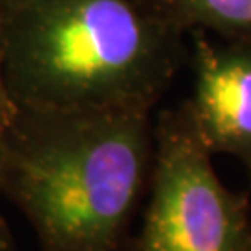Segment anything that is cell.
<instances>
[{
    "instance_id": "obj_2",
    "label": "cell",
    "mask_w": 251,
    "mask_h": 251,
    "mask_svg": "<svg viewBox=\"0 0 251 251\" xmlns=\"http://www.w3.org/2000/svg\"><path fill=\"white\" fill-rule=\"evenodd\" d=\"M184 58V36L138 0H26L9 15L6 82L17 108L152 110Z\"/></svg>"
},
{
    "instance_id": "obj_6",
    "label": "cell",
    "mask_w": 251,
    "mask_h": 251,
    "mask_svg": "<svg viewBox=\"0 0 251 251\" xmlns=\"http://www.w3.org/2000/svg\"><path fill=\"white\" fill-rule=\"evenodd\" d=\"M11 9L0 2V128L6 130L17 114L6 82V56H8V26Z\"/></svg>"
},
{
    "instance_id": "obj_4",
    "label": "cell",
    "mask_w": 251,
    "mask_h": 251,
    "mask_svg": "<svg viewBox=\"0 0 251 251\" xmlns=\"http://www.w3.org/2000/svg\"><path fill=\"white\" fill-rule=\"evenodd\" d=\"M194 93L186 100L212 154H229L251 171V47L192 32Z\"/></svg>"
},
{
    "instance_id": "obj_8",
    "label": "cell",
    "mask_w": 251,
    "mask_h": 251,
    "mask_svg": "<svg viewBox=\"0 0 251 251\" xmlns=\"http://www.w3.org/2000/svg\"><path fill=\"white\" fill-rule=\"evenodd\" d=\"M4 154H6V145H4V130L0 128V171L4 166Z\"/></svg>"
},
{
    "instance_id": "obj_1",
    "label": "cell",
    "mask_w": 251,
    "mask_h": 251,
    "mask_svg": "<svg viewBox=\"0 0 251 251\" xmlns=\"http://www.w3.org/2000/svg\"><path fill=\"white\" fill-rule=\"evenodd\" d=\"M151 112L17 108L4 130L0 194L39 251H125L152 168Z\"/></svg>"
},
{
    "instance_id": "obj_9",
    "label": "cell",
    "mask_w": 251,
    "mask_h": 251,
    "mask_svg": "<svg viewBox=\"0 0 251 251\" xmlns=\"http://www.w3.org/2000/svg\"><path fill=\"white\" fill-rule=\"evenodd\" d=\"M0 2H2L4 6H8V8L13 11L17 6H21V4H23V2H26V0H0Z\"/></svg>"
},
{
    "instance_id": "obj_7",
    "label": "cell",
    "mask_w": 251,
    "mask_h": 251,
    "mask_svg": "<svg viewBox=\"0 0 251 251\" xmlns=\"http://www.w3.org/2000/svg\"><path fill=\"white\" fill-rule=\"evenodd\" d=\"M0 251H15V238L2 212H0Z\"/></svg>"
},
{
    "instance_id": "obj_5",
    "label": "cell",
    "mask_w": 251,
    "mask_h": 251,
    "mask_svg": "<svg viewBox=\"0 0 251 251\" xmlns=\"http://www.w3.org/2000/svg\"><path fill=\"white\" fill-rule=\"evenodd\" d=\"M151 15L182 36L205 32L251 47V0H138Z\"/></svg>"
},
{
    "instance_id": "obj_3",
    "label": "cell",
    "mask_w": 251,
    "mask_h": 251,
    "mask_svg": "<svg viewBox=\"0 0 251 251\" xmlns=\"http://www.w3.org/2000/svg\"><path fill=\"white\" fill-rule=\"evenodd\" d=\"M149 203L132 251H251L248 194L225 186L186 100L152 123Z\"/></svg>"
}]
</instances>
